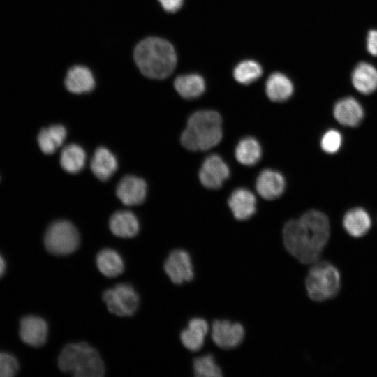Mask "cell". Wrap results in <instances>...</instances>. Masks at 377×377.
<instances>
[{"mask_svg": "<svg viewBox=\"0 0 377 377\" xmlns=\"http://www.w3.org/2000/svg\"><path fill=\"white\" fill-rule=\"evenodd\" d=\"M286 182L283 175L277 171L266 169L260 172L256 180L258 194L266 200H273L283 192Z\"/></svg>", "mask_w": 377, "mask_h": 377, "instance_id": "obj_14", "label": "cell"}, {"mask_svg": "<svg viewBox=\"0 0 377 377\" xmlns=\"http://www.w3.org/2000/svg\"><path fill=\"white\" fill-rule=\"evenodd\" d=\"M111 232L122 238L135 237L139 231V222L135 215L128 210L115 212L109 221Z\"/></svg>", "mask_w": 377, "mask_h": 377, "instance_id": "obj_19", "label": "cell"}, {"mask_svg": "<svg viewBox=\"0 0 377 377\" xmlns=\"http://www.w3.org/2000/svg\"><path fill=\"white\" fill-rule=\"evenodd\" d=\"M229 175L227 164L219 156L214 154L204 161L199 171V179L205 187L217 189L222 186Z\"/></svg>", "mask_w": 377, "mask_h": 377, "instance_id": "obj_10", "label": "cell"}, {"mask_svg": "<svg viewBox=\"0 0 377 377\" xmlns=\"http://www.w3.org/2000/svg\"><path fill=\"white\" fill-rule=\"evenodd\" d=\"M58 365L61 371L77 377H101L105 373L99 353L86 343L67 344L60 353Z\"/></svg>", "mask_w": 377, "mask_h": 377, "instance_id": "obj_4", "label": "cell"}, {"mask_svg": "<svg viewBox=\"0 0 377 377\" xmlns=\"http://www.w3.org/2000/svg\"><path fill=\"white\" fill-rule=\"evenodd\" d=\"M208 330L209 325L205 320L193 318L189 321L188 328L181 332V341L187 349L198 351L204 345L205 337Z\"/></svg>", "mask_w": 377, "mask_h": 377, "instance_id": "obj_20", "label": "cell"}, {"mask_svg": "<svg viewBox=\"0 0 377 377\" xmlns=\"http://www.w3.org/2000/svg\"><path fill=\"white\" fill-rule=\"evenodd\" d=\"M330 221L318 210H309L290 220L283 230L287 251L303 264L316 263L330 238Z\"/></svg>", "mask_w": 377, "mask_h": 377, "instance_id": "obj_1", "label": "cell"}, {"mask_svg": "<svg viewBox=\"0 0 377 377\" xmlns=\"http://www.w3.org/2000/svg\"><path fill=\"white\" fill-rule=\"evenodd\" d=\"M96 263L99 271L107 277H115L124 269L120 255L111 249H103L96 256Z\"/></svg>", "mask_w": 377, "mask_h": 377, "instance_id": "obj_25", "label": "cell"}, {"mask_svg": "<svg viewBox=\"0 0 377 377\" xmlns=\"http://www.w3.org/2000/svg\"><path fill=\"white\" fill-rule=\"evenodd\" d=\"M47 334V324L42 318L29 315L20 320L19 334L24 343L32 347L41 346L46 342Z\"/></svg>", "mask_w": 377, "mask_h": 377, "instance_id": "obj_11", "label": "cell"}, {"mask_svg": "<svg viewBox=\"0 0 377 377\" xmlns=\"http://www.w3.org/2000/svg\"><path fill=\"white\" fill-rule=\"evenodd\" d=\"M351 80L360 93L371 94L377 89V69L369 63L360 62L355 67Z\"/></svg>", "mask_w": 377, "mask_h": 377, "instance_id": "obj_18", "label": "cell"}, {"mask_svg": "<svg viewBox=\"0 0 377 377\" xmlns=\"http://www.w3.org/2000/svg\"><path fill=\"white\" fill-rule=\"evenodd\" d=\"M164 269L175 284L190 281L193 278V267L190 255L183 249L172 251L164 263Z\"/></svg>", "mask_w": 377, "mask_h": 377, "instance_id": "obj_8", "label": "cell"}, {"mask_svg": "<svg viewBox=\"0 0 377 377\" xmlns=\"http://www.w3.org/2000/svg\"><path fill=\"white\" fill-rule=\"evenodd\" d=\"M235 154L241 164L250 166L258 162L262 151L260 144L255 138L246 137L239 142Z\"/></svg>", "mask_w": 377, "mask_h": 377, "instance_id": "obj_27", "label": "cell"}, {"mask_svg": "<svg viewBox=\"0 0 377 377\" xmlns=\"http://www.w3.org/2000/svg\"><path fill=\"white\" fill-rule=\"evenodd\" d=\"M117 166L114 155L103 147L96 149L90 163L91 172L101 181L110 179L116 172Z\"/></svg>", "mask_w": 377, "mask_h": 377, "instance_id": "obj_17", "label": "cell"}, {"mask_svg": "<svg viewBox=\"0 0 377 377\" xmlns=\"http://www.w3.org/2000/svg\"><path fill=\"white\" fill-rule=\"evenodd\" d=\"M174 87L182 97L192 99L203 94L205 82L201 75L196 73L181 75L175 80Z\"/></svg>", "mask_w": 377, "mask_h": 377, "instance_id": "obj_23", "label": "cell"}, {"mask_svg": "<svg viewBox=\"0 0 377 377\" xmlns=\"http://www.w3.org/2000/svg\"><path fill=\"white\" fill-rule=\"evenodd\" d=\"M221 115L214 110H199L188 119L181 143L190 151H205L217 145L223 136Z\"/></svg>", "mask_w": 377, "mask_h": 377, "instance_id": "obj_3", "label": "cell"}, {"mask_svg": "<svg viewBox=\"0 0 377 377\" xmlns=\"http://www.w3.org/2000/svg\"><path fill=\"white\" fill-rule=\"evenodd\" d=\"M116 194L126 205H140L146 198L147 184L142 178L134 175H126L118 183Z\"/></svg>", "mask_w": 377, "mask_h": 377, "instance_id": "obj_12", "label": "cell"}, {"mask_svg": "<svg viewBox=\"0 0 377 377\" xmlns=\"http://www.w3.org/2000/svg\"><path fill=\"white\" fill-rule=\"evenodd\" d=\"M367 49L370 54L377 57V29H372L368 32Z\"/></svg>", "mask_w": 377, "mask_h": 377, "instance_id": "obj_32", "label": "cell"}, {"mask_svg": "<svg viewBox=\"0 0 377 377\" xmlns=\"http://www.w3.org/2000/svg\"><path fill=\"white\" fill-rule=\"evenodd\" d=\"M193 371L197 377H220L222 373L210 355L199 357L193 360Z\"/></svg>", "mask_w": 377, "mask_h": 377, "instance_id": "obj_29", "label": "cell"}, {"mask_svg": "<svg viewBox=\"0 0 377 377\" xmlns=\"http://www.w3.org/2000/svg\"><path fill=\"white\" fill-rule=\"evenodd\" d=\"M163 8L168 13L177 12L182 6L184 0H158Z\"/></svg>", "mask_w": 377, "mask_h": 377, "instance_id": "obj_33", "label": "cell"}, {"mask_svg": "<svg viewBox=\"0 0 377 377\" xmlns=\"http://www.w3.org/2000/svg\"><path fill=\"white\" fill-rule=\"evenodd\" d=\"M262 73L261 66L253 60L241 61L233 71L235 80L242 84H249L255 82L262 75Z\"/></svg>", "mask_w": 377, "mask_h": 377, "instance_id": "obj_28", "label": "cell"}, {"mask_svg": "<svg viewBox=\"0 0 377 377\" xmlns=\"http://www.w3.org/2000/svg\"><path fill=\"white\" fill-rule=\"evenodd\" d=\"M336 120L346 126H357L364 117V110L360 103L353 97H346L337 101L334 106Z\"/></svg>", "mask_w": 377, "mask_h": 377, "instance_id": "obj_15", "label": "cell"}, {"mask_svg": "<svg viewBox=\"0 0 377 377\" xmlns=\"http://www.w3.org/2000/svg\"><path fill=\"white\" fill-rule=\"evenodd\" d=\"M64 84L70 92L82 94L94 89L95 79L92 72L87 67L76 65L68 71Z\"/></svg>", "mask_w": 377, "mask_h": 377, "instance_id": "obj_13", "label": "cell"}, {"mask_svg": "<svg viewBox=\"0 0 377 377\" xmlns=\"http://www.w3.org/2000/svg\"><path fill=\"white\" fill-rule=\"evenodd\" d=\"M228 205L235 219L244 221L255 214L256 200L252 192L240 188L232 193Z\"/></svg>", "mask_w": 377, "mask_h": 377, "instance_id": "obj_16", "label": "cell"}, {"mask_svg": "<svg viewBox=\"0 0 377 377\" xmlns=\"http://www.w3.org/2000/svg\"><path fill=\"white\" fill-rule=\"evenodd\" d=\"M293 84L284 74L275 72L272 73L265 83V91L268 98L275 102L288 99L293 93Z\"/></svg>", "mask_w": 377, "mask_h": 377, "instance_id": "obj_21", "label": "cell"}, {"mask_svg": "<svg viewBox=\"0 0 377 377\" xmlns=\"http://www.w3.org/2000/svg\"><path fill=\"white\" fill-rule=\"evenodd\" d=\"M133 57L140 71L151 79L166 78L177 64L173 45L158 37H149L141 40L134 50Z\"/></svg>", "mask_w": 377, "mask_h": 377, "instance_id": "obj_2", "label": "cell"}, {"mask_svg": "<svg viewBox=\"0 0 377 377\" xmlns=\"http://www.w3.org/2000/svg\"><path fill=\"white\" fill-rule=\"evenodd\" d=\"M244 330L238 323L216 320L212 326V338L214 343L223 349H232L243 341Z\"/></svg>", "mask_w": 377, "mask_h": 377, "instance_id": "obj_9", "label": "cell"}, {"mask_svg": "<svg viewBox=\"0 0 377 377\" xmlns=\"http://www.w3.org/2000/svg\"><path fill=\"white\" fill-rule=\"evenodd\" d=\"M6 269V263L3 257L0 253V279L4 275Z\"/></svg>", "mask_w": 377, "mask_h": 377, "instance_id": "obj_34", "label": "cell"}, {"mask_svg": "<svg viewBox=\"0 0 377 377\" xmlns=\"http://www.w3.org/2000/svg\"><path fill=\"white\" fill-rule=\"evenodd\" d=\"M103 300L108 311L118 316H131L138 309L139 297L128 283H119L103 292Z\"/></svg>", "mask_w": 377, "mask_h": 377, "instance_id": "obj_7", "label": "cell"}, {"mask_svg": "<svg viewBox=\"0 0 377 377\" xmlns=\"http://www.w3.org/2000/svg\"><path fill=\"white\" fill-rule=\"evenodd\" d=\"M66 129L61 124L43 128L38 135V143L45 154H52L63 144L66 138Z\"/></svg>", "mask_w": 377, "mask_h": 377, "instance_id": "obj_24", "label": "cell"}, {"mask_svg": "<svg viewBox=\"0 0 377 377\" xmlns=\"http://www.w3.org/2000/svg\"><path fill=\"white\" fill-rule=\"evenodd\" d=\"M342 138L341 133L334 129L325 132L323 135L320 145L322 149L327 153H336L341 145Z\"/></svg>", "mask_w": 377, "mask_h": 377, "instance_id": "obj_31", "label": "cell"}, {"mask_svg": "<svg viewBox=\"0 0 377 377\" xmlns=\"http://www.w3.org/2000/svg\"><path fill=\"white\" fill-rule=\"evenodd\" d=\"M19 368V362L14 355L0 351V377L14 376Z\"/></svg>", "mask_w": 377, "mask_h": 377, "instance_id": "obj_30", "label": "cell"}, {"mask_svg": "<svg viewBox=\"0 0 377 377\" xmlns=\"http://www.w3.org/2000/svg\"><path fill=\"white\" fill-rule=\"evenodd\" d=\"M80 244V235L73 224L66 220L52 222L44 236L46 249L56 256H65L74 252Z\"/></svg>", "mask_w": 377, "mask_h": 377, "instance_id": "obj_6", "label": "cell"}, {"mask_svg": "<svg viewBox=\"0 0 377 377\" xmlns=\"http://www.w3.org/2000/svg\"><path fill=\"white\" fill-rule=\"evenodd\" d=\"M85 161L84 150L76 144L66 146L61 152V165L68 173L75 174L82 170L85 165Z\"/></svg>", "mask_w": 377, "mask_h": 377, "instance_id": "obj_26", "label": "cell"}, {"mask_svg": "<svg viewBox=\"0 0 377 377\" xmlns=\"http://www.w3.org/2000/svg\"><path fill=\"white\" fill-rule=\"evenodd\" d=\"M305 285L311 300L323 302L337 295L341 285L340 274L331 263L316 262L309 271Z\"/></svg>", "mask_w": 377, "mask_h": 377, "instance_id": "obj_5", "label": "cell"}, {"mask_svg": "<svg viewBox=\"0 0 377 377\" xmlns=\"http://www.w3.org/2000/svg\"><path fill=\"white\" fill-rule=\"evenodd\" d=\"M343 225L350 235L360 237L369 230L371 221L364 209L357 207L347 212L343 219Z\"/></svg>", "mask_w": 377, "mask_h": 377, "instance_id": "obj_22", "label": "cell"}]
</instances>
